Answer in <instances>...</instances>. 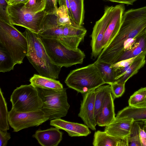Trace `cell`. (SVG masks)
I'll list each match as a JSON object with an SVG mask.
<instances>
[{
	"label": "cell",
	"mask_w": 146,
	"mask_h": 146,
	"mask_svg": "<svg viewBox=\"0 0 146 146\" xmlns=\"http://www.w3.org/2000/svg\"><path fill=\"white\" fill-rule=\"evenodd\" d=\"M146 28V6L124 12L117 34L103 49L97 60L112 64L117 62L123 53L124 41L128 38H135Z\"/></svg>",
	"instance_id": "6da1fadb"
},
{
	"label": "cell",
	"mask_w": 146,
	"mask_h": 146,
	"mask_svg": "<svg viewBox=\"0 0 146 146\" xmlns=\"http://www.w3.org/2000/svg\"><path fill=\"white\" fill-rule=\"evenodd\" d=\"M23 33L26 37L28 44L26 56L39 74L54 79L58 78L62 67L52 62L47 54L40 36L26 29Z\"/></svg>",
	"instance_id": "7a4b0ae2"
},
{
	"label": "cell",
	"mask_w": 146,
	"mask_h": 146,
	"mask_svg": "<svg viewBox=\"0 0 146 146\" xmlns=\"http://www.w3.org/2000/svg\"><path fill=\"white\" fill-rule=\"evenodd\" d=\"M45 5L38 1L35 5L26 7L23 3L8 5L6 10L10 23L21 26L38 34L42 31L48 14L44 10Z\"/></svg>",
	"instance_id": "3957f363"
},
{
	"label": "cell",
	"mask_w": 146,
	"mask_h": 146,
	"mask_svg": "<svg viewBox=\"0 0 146 146\" xmlns=\"http://www.w3.org/2000/svg\"><path fill=\"white\" fill-rule=\"evenodd\" d=\"M0 45L5 48L15 64L23 63L28 51L25 36L9 23L0 19Z\"/></svg>",
	"instance_id": "277c9868"
},
{
	"label": "cell",
	"mask_w": 146,
	"mask_h": 146,
	"mask_svg": "<svg viewBox=\"0 0 146 146\" xmlns=\"http://www.w3.org/2000/svg\"><path fill=\"white\" fill-rule=\"evenodd\" d=\"M40 36L47 54L56 65L68 68L82 63L86 56L79 48L70 49L57 39Z\"/></svg>",
	"instance_id": "5b68a950"
},
{
	"label": "cell",
	"mask_w": 146,
	"mask_h": 146,
	"mask_svg": "<svg viewBox=\"0 0 146 146\" xmlns=\"http://www.w3.org/2000/svg\"><path fill=\"white\" fill-rule=\"evenodd\" d=\"M65 83L82 94L105 84L95 62L71 71Z\"/></svg>",
	"instance_id": "8992f818"
},
{
	"label": "cell",
	"mask_w": 146,
	"mask_h": 146,
	"mask_svg": "<svg viewBox=\"0 0 146 146\" xmlns=\"http://www.w3.org/2000/svg\"><path fill=\"white\" fill-rule=\"evenodd\" d=\"M36 88L43 103L41 110L49 120L61 118L66 115L70 107L66 88L56 90Z\"/></svg>",
	"instance_id": "52a82bcc"
},
{
	"label": "cell",
	"mask_w": 146,
	"mask_h": 146,
	"mask_svg": "<svg viewBox=\"0 0 146 146\" xmlns=\"http://www.w3.org/2000/svg\"><path fill=\"white\" fill-rule=\"evenodd\" d=\"M10 101L12 108L21 112L41 110L43 105L36 88L31 84L17 87L11 94Z\"/></svg>",
	"instance_id": "ba28073f"
},
{
	"label": "cell",
	"mask_w": 146,
	"mask_h": 146,
	"mask_svg": "<svg viewBox=\"0 0 146 146\" xmlns=\"http://www.w3.org/2000/svg\"><path fill=\"white\" fill-rule=\"evenodd\" d=\"M49 120L41 110L29 112L17 111L12 108L8 112V121L13 131L17 132L23 129L37 126Z\"/></svg>",
	"instance_id": "9c48e42d"
},
{
	"label": "cell",
	"mask_w": 146,
	"mask_h": 146,
	"mask_svg": "<svg viewBox=\"0 0 146 146\" xmlns=\"http://www.w3.org/2000/svg\"><path fill=\"white\" fill-rule=\"evenodd\" d=\"M113 6L105 7L103 15L96 22L93 28L90 35L92 58L96 59L98 57L103 50L102 43L104 34L111 20Z\"/></svg>",
	"instance_id": "30bf717a"
},
{
	"label": "cell",
	"mask_w": 146,
	"mask_h": 146,
	"mask_svg": "<svg viewBox=\"0 0 146 146\" xmlns=\"http://www.w3.org/2000/svg\"><path fill=\"white\" fill-rule=\"evenodd\" d=\"M95 90L82 94L83 99L78 114L84 124L93 131L96 130V125L94 116Z\"/></svg>",
	"instance_id": "8fae6325"
},
{
	"label": "cell",
	"mask_w": 146,
	"mask_h": 146,
	"mask_svg": "<svg viewBox=\"0 0 146 146\" xmlns=\"http://www.w3.org/2000/svg\"><path fill=\"white\" fill-rule=\"evenodd\" d=\"M125 9V6L123 4L113 6L111 20L104 34L102 43L103 49L111 43L119 32Z\"/></svg>",
	"instance_id": "7c38bea8"
},
{
	"label": "cell",
	"mask_w": 146,
	"mask_h": 146,
	"mask_svg": "<svg viewBox=\"0 0 146 146\" xmlns=\"http://www.w3.org/2000/svg\"><path fill=\"white\" fill-rule=\"evenodd\" d=\"M63 31L64 37L61 43L71 49L78 48L87 32L86 30L82 25L80 26L76 23L63 26Z\"/></svg>",
	"instance_id": "4fadbf2b"
},
{
	"label": "cell",
	"mask_w": 146,
	"mask_h": 146,
	"mask_svg": "<svg viewBox=\"0 0 146 146\" xmlns=\"http://www.w3.org/2000/svg\"><path fill=\"white\" fill-rule=\"evenodd\" d=\"M134 121L131 119L115 117L111 123L105 126L104 131L111 136L121 139H127Z\"/></svg>",
	"instance_id": "5bb4252c"
},
{
	"label": "cell",
	"mask_w": 146,
	"mask_h": 146,
	"mask_svg": "<svg viewBox=\"0 0 146 146\" xmlns=\"http://www.w3.org/2000/svg\"><path fill=\"white\" fill-rule=\"evenodd\" d=\"M50 125L66 131L71 137L87 136L91 133L89 128L85 124L69 122L60 118L51 120Z\"/></svg>",
	"instance_id": "9a60e30c"
},
{
	"label": "cell",
	"mask_w": 146,
	"mask_h": 146,
	"mask_svg": "<svg viewBox=\"0 0 146 146\" xmlns=\"http://www.w3.org/2000/svg\"><path fill=\"white\" fill-rule=\"evenodd\" d=\"M63 133L56 127L37 130L33 136L42 146H57L62 139Z\"/></svg>",
	"instance_id": "2e32d148"
},
{
	"label": "cell",
	"mask_w": 146,
	"mask_h": 146,
	"mask_svg": "<svg viewBox=\"0 0 146 146\" xmlns=\"http://www.w3.org/2000/svg\"><path fill=\"white\" fill-rule=\"evenodd\" d=\"M114 99L111 91L105 98L99 114L97 122L98 126H107L115 119Z\"/></svg>",
	"instance_id": "e0dca14e"
},
{
	"label": "cell",
	"mask_w": 146,
	"mask_h": 146,
	"mask_svg": "<svg viewBox=\"0 0 146 146\" xmlns=\"http://www.w3.org/2000/svg\"><path fill=\"white\" fill-rule=\"evenodd\" d=\"M135 38L136 41L131 48L124 52L118 62L137 56H146V28Z\"/></svg>",
	"instance_id": "ac0fdd59"
},
{
	"label": "cell",
	"mask_w": 146,
	"mask_h": 146,
	"mask_svg": "<svg viewBox=\"0 0 146 146\" xmlns=\"http://www.w3.org/2000/svg\"><path fill=\"white\" fill-rule=\"evenodd\" d=\"M94 146H128L127 139H121L108 134L106 131H95L92 143Z\"/></svg>",
	"instance_id": "d6986e66"
},
{
	"label": "cell",
	"mask_w": 146,
	"mask_h": 146,
	"mask_svg": "<svg viewBox=\"0 0 146 146\" xmlns=\"http://www.w3.org/2000/svg\"><path fill=\"white\" fill-rule=\"evenodd\" d=\"M115 118L131 119L134 121L146 120V106L135 107L128 106L119 111Z\"/></svg>",
	"instance_id": "ffe728a7"
},
{
	"label": "cell",
	"mask_w": 146,
	"mask_h": 146,
	"mask_svg": "<svg viewBox=\"0 0 146 146\" xmlns=\"http://www.w3.org/2000/svg\"><path fill=\"white\" fill-rule=\"evenodd\" d=\"M31 84L36 88L60 90L63 88L62 84L55 79L34 74L29 80Z\"/></svg>",
	"instance_id": "44dd1931"
},
{
	"label": "cell",
	"mask_w": 146,
	"mask_h": 146,
	"mask_svg": "<svg viewBox=\"0 0 146 146\" xmlns=\"http://www.w3.org/2000/svg\"><path fill=\"white\" fill-rule=\"evenodd\" d=\"M95 62L105 84H109L116 80V69L111 64L96 60Z\"/></svg>",
	"instance_id": "7402d4cb"
},
{
	"label": "cell",
	"mask_w": 146,
	"mask_h": 146,
	"mask_svg": "<svg viewBox=\"0 0 146 146\" xmlns=\"http://www.w3.org/2000/svg\"><path fill=\"white\" fill-rule=\"evenodd\" d=\"M111 91L110 86L109 84L100 86L95 90L94 116L96 125L98 118L105 98Z\"/></svg>",
	"instance_id": "603a6c76"
},
{
	"label": "cell",
	"mask_w": 146,
	"mask_h": 146,
	"mask_svg": "<svg viewBox=\"0 0 146 146\" xmlns=\"http://www.w3.org/2000/svg\"><path fill=\"white\" fill-rule=\"evenodd\" d=\"M73 21L77 25L84 24V0H69Z\"/></svg>",
	"instance_id": "cb8c5ba5"
},
{
	"label": "cell",
	"mask_w": 146,
	"mask_h": 146,
	"mask_svg": "<svg viewBox=\"0 0 146 146\" xmlns=\"http://www.w3.org/2000/svg\"><path fill=\"white\" fill-rule=\"evenodd\" d=\"M145 63V56H138L130 65L126 72L116 80L115 82L125 84L129 78L137 73L139 70L144 66Z\"/></svg>",
	"instance_id": "d4e9b609"
},
{
	"label": "cell",
	"mask_w": 146,
	"mask_h": 146,
	"mask_svg": "<svg viewBox=\"0 0 146 146\" xmlns=\"http://www.w3.org/2000/svg\"><path fill=\"white\" fill-rule=\"evenodd\" d=\"M15 65L9 52L0 45V72H5L13 70Z\"/></svg>",
	"instance_id": "484cf974"
},
{
	"label": "cell",
	"mask_w": 146,
	"mask_h": 146,
	"mask_svg": "<svg viewBox=\"0 0 146 146\" xmlns=\"http://www.w3.org/2000/svg\"><path fill=\"white\" fill-rule=\"evenodd\" d=\"M128 103L129 106L131 107L146 106V87L141 88L135 92L130 97Z\"/></svg>",
	"instance_id": "4316f807"
},
{
	"label": "cell",
	"mask_w": 146,
	"mask_h": 146,
	"mask_svg": "<svg viewBox=\"0 0 146 146\" xmlns=\"http://www.w3.org/2000/svg\"><path fill=\"white\" fill-rule=\"evenodd\" d=\"M0 129L7 131L9 129L7 104L0 88Z\"/></svg>",
	"instance_id": "83f0119b"
},
{
	"label": "cell",
	"mask_w": 146,
	"mask_h": 146,
	"mask_svg": "<svg viewBox=\"0 0 146 146\" xmlns=\"http://www.w3.org/2000/svg\"><path fill=\"white\" fill-rule=\"evenodd\" d=\"M53 14L57 17V23L58 26L71 25L75 23L72 21L69 16L68 9L64 5L59 7L54 12Z\"/></svg>",
	"instance_id": "f1b7e54d"
},
{
	"label": "cell",
	"mask_w": 146,
	"mask_h": 146,
	"mask_svg": "<svg viewBox=\"0 0 146 146\" xmlns=\"http://www.w3.org/2000/svg\"><path fill=\"white\" fill-rule=\"evenodd\" d=\"M140 127L137 121H134L127 138L128 146H142L139 133Z\"/></svg>",
	"instance_id": "f546056e"
},
{
	"label": "cell",
	"mask_w": 146,
	"mask_h": 146,
	"mask_svg": "<svg viewBox=\"0 0 146 146\" xmlns=\"http://www.w3.org/2000/svg\"><path fill=\"white\" fill-rule=\"evenodd\" d=\"M63 26H57L41 31L38 34L44 37L58 39L62 42L63 39Z\"/></svg>",
	"instance_id": "4dcf8cb0"
},
{
	"label": "cell",
	"mask_w": 146,
	"mask_h": 146,
	"mask_svg": "<svg viewBox=\"0 0 146 146\" xmlns=\"http://www.w3.org/2000/svg\"><path fill=\"white\" fill-rule=\"evenodd\" d=\"M125 84L115 82L110 84L112 94L115 98L123 95L125 90Z\"/></svg>",
	"instance_id": "1f68e13d"
},
{
	"label": "cell",
	"mask_w": 146,
	"mask_h": 146,
	"mask_svg": "<svg viewBox=\"0 0 146 146\" xmlns=\"http://www.w3.org/2000/svg\"><path fill=\"white\" fill-rule=\"evenodd\" d=\"M138 56L118 61L113 64L116 69L125 67L130 65Z\"/></svg>",
	"instance_id": "d6a6232c"
},
{
	"label": "cell",
	"mask_w": 146,
	"mask_h": 146,
	"mask_svg": "<svg viewBox=\"0 0 146 146\" xmlns=\"http://www.w3.org/2000/svg\"><path fill=\"white\" fill-rule=\"evenodd\" d=\"M11 137L10 133L0 129V146H6Z\"/></svg>",
	"instance_id": "836d02e7"
},
{
	"label": "cell",
	"mask_w": 146,
	"mask_h": 146,
	"mask_svg": "<svg viewBox=\"0 0 146 146\" xmlns=\"http://www.w3.org/2000/svg\"><path fill=\"white\" fill-rule=\"evenodd\" d=\"M136 40L135 37L129 38L125 40L123 44V53L131 49Z\"/></svg>",
	"instance_id": "e575fe53"
},
{
	"label": "cell",
	"mask_w": 146,
	"mask_h": 146,
	"mask_svg": "<svg viewBox=\"0 0 146 146\" xmlns=\"http://www.w3.org/2000/svg\"><path fill=\"white\" fill-rule=\"evenodd\" d=\"M46 5L44 11L48 15L53 14L55 11L54 6L52 0H45Z\"/></svg>",
	"instance_id": "d590c367"
},
{
	"label": "cell",
	"mask_w": 146,
	"mask_h": 146,
	"mask_svg": "<svg viewBox=\"0 0 146 146\" xmlns=\"http://www.w3.org/2000/svg\"><path fill=\"white\" fill-rule=\"evenodd\" d=\"M57 2L59 6L64 5L67 7L70 17L71 20L74 22L72 19L69 0H57Z\"/></svg>",
	"instance_id": "8d00e7d4"
},
{
	"label": "cell",
	"mask_w": 146,
	"mask_h": 146,
	"mask_svg": "<svg viewBox=\"0 0 146 146\" xmlns=\"http://www.w3.org/2000/svg\"><path fill=\"white\" fill-rule=\"evenodd\" d=\"M139 133L142 146H146V132L141 127L140 129Z\"/></svg>",
	"instance_id": "74e56055"
},
{
	"label": "cell",
	"mask_w": 146,
	"mask_h": 146,
	"mask_svg": "<svg viewBox=\"0 0 146 146\" xmlns=\"http://www.w3.org/2000/svg\"><path fill=\"white\" fill-rule=\"evenodd\" d=\"M0 19L3 20L7 22L10 23L6 9L0 7Z\"/></svg>",
	"instance_id": "f35d334b"
},
{
	"label": "cell",
	"mask_w": 146,
	"mask_h": 146,
	"mask_svg": "<svg viewBox=\"0 0 146 146\" xmlns=\"http://www.w3.org/2000/svg\"><path fill=\"white\" fill-rule=\"evenodd\" d=\"M113 2H116L127 5H133L134 2L137 0H106Z\"/></svg>",
	"instance_id": "ab89813d"
},
{
	"label": "cell",
	"mask_w": 146,
	"mask_h": 146,
	"mask_svg": "<svg viewBox=\"0 0 146 146\" xmlns=\"http://www.w3.org/2000/svg\"><path fill=\"white\" fill-rule=\"evenodd\" d=\"M29 0H8L7 3L9 5H14L19 4H25Z\"/></svg>",
	"instance_id": "60d3db41"
},
{
	"label": "cell",
	"mask_w": 146,
	"mask_h": 146,
	"mask_svg": "<svg viewBox=\"0 0 146 146\" xmlns=\"http://www.w3.org/2000/svg\"><path fill=\"white\" fill-rule=\"evenodd\" d=\"M36 0H29L25 4H24V6L26 7H30L33 6L36 3Z\"/></svg>",
	"instance_id": "b9f144b4"
},
{
	"label": "cell",
	"mask_w": 146,
	"mask_h": 146,
	"mask_svg": "<svg viewBox=\"0 0 146 146\" xmlns=\"http://www.w3.org/2000/svg\"><path fill=\"white\" fill-rule=\"evenodd\" d=\"M7 0H0V7L6 9L8 5Z\"/></svg>",
	"instance_id": "7bdbcfd3"
},
{
	"label": "cell",
	"mask_w": 146,
	"mask_h": 146,
	"mask_svg": "<svg viewBox=\"0 0 146 146\" xmlns=\"http://www.w3.org/2000/svg\"><path fill=\"white\" fill-rule=\"evenodd\" d=\"M54 4V7L56 10L58 8L57 5V0H52Z\"/></svg>",
	"instance_id": "ee69618b"
},
{
	"label": "cell",
	"mask_w": 146,
	"mask_h": 146,
	"mask_svg": "<svg viewBox=\"0 0 146 146\" xmlns=\"http://www.w3.org/2000/svg\"><path fill=\"white\" fill-rule=\"evenodd\" d=\"M144 126L146 127V120L143 121Z\"/></svg>",
	"instance_id": "f6af8a7d"
},
{
	"label": "cell",
	"mask_w": 146,
	"mask_h": 146,
	"mask_svg": "<svg viewBox=\"0 0 146 146\" xmlns=\"http://www.w3.org/2000/svg\"><path fill=\"white\" fill-rule=\"evenodd\" d=\"M143 128L146 132V127L144 125Z\"/></svg>",
	"instance_id": "bcb514c9"
}]
</instances>
